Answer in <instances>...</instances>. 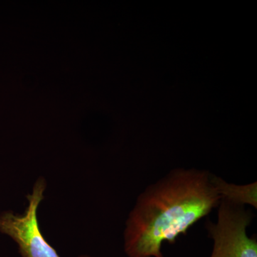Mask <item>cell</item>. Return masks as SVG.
<instances>
[{
  "instance_id": "cell-1",
  "label": "cell",
  "mask_w": 257,
  "mask_h": 257,
  "mask_svg": "<svg viewBox=\"0 0 257 257\" xmlns=\"http://www.w3.org/2000/svg\"><path fill=\"white\" fill-rule=\"evenodd\" d=\"M207 171H171L140 194L124 231L128 257H165V242L175 243L217 208L220 197Z\"/></svg>"
},
{
  "instance_id": "cell-2",
  "label": "cell",
  "mask_w": 257,
  "mask_h": 257,
  "mask_svg": "<svg viewBox=\"0 0 257 257\" xmlns=\"http://www.w3.org/2000/svg\"><path fill=\"white\" fill-rule=\"evenodd\" d=\"M217 208V220L206 225L213 241L210 257H257L256 235L247 234L252 213L222 199Z\"/></svg>"
},
{
  "instance_id": "cell-3",
  "label": "cell",
  "mask_w": 257,
  "mask_h": 257,
  "mask_svg": "<svg viewBox=\"0 0 257 257\" xmlns=\"http://www.w3.org/2000/svg\"><path fill=\"white\" fill-rule=\"evenodd\" d=\"M45 180L37 181L32 194L28 195V207L23 215L5 212L0 215V231L9 235L19 246L23 257H60L40 231L37 209L43 199Z\"/></svg>"
},
{
  "instance_id": "cell-4",
  "label": "cell",
  "mask_w": 257,
  "mask_h": 257,
  "mask_svg": "<svg viewBox=\"0 0 257 257\" xmlns=\"http://www.w3.org/2000/svg\"><path fill=\"white\" fill-rule=\"evenodd\" d=\"M214 186L219 197L222 200L236 204L245 206L246 204L257 208V182L237 185L228 183L217 176H213Z\"/></svg>"
},
{
  "instance_id": "cell-5",
  "label": "cell",
  "mask_w": 257,
  "mask_h": 257,
  "mask_svg": "<svg viewBox=\"0 0 257 257\" xmlns=\"http://www.w3.org/2000/svg\"><path fill=\"white\" fill-rule=\"evenodd\" d=\"M78 257H93V256H87V255H82V256H79Z\"/></svg>"
}]
</instances>
